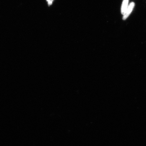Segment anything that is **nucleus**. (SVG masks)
Listing matches in <instances>:
<instances>
[{
    "label": "nucleus",
    "mask_w": 146,
    "mask_h": 146,
    "mask_svg": "<svg viewBox=\"0 0 146 146\" xmlns=\"http://www.w3.org/2000/svg\"><path fill=\"white\" fill-rule=\"evenodd\" d=\"M135 5V3L134 2H132L129 5V6L127 7L126 11L125 14L123 15V20H125L129 17V15L132 12Z\"/></svg>",
    "instance_id": "nucleus-1"
},
{
    "label": "nucleus",
    "mask_w": 146,
    "mask_h": 146,
    "mask_svg": "<svg viewBox=\"0 0 146 146\" xmlns=\"http://www.w3.org/2000/svg\"><path fill=\"white\" fill-rule=\"evenodd\" d=\"M129 0H123L121 8V13L124 15L128 7Z\"/></svg>",
    "instance_id": "nucleus-2"
},
{
    "label": "nucleus",
    "mask_w": 146,
    "mask_h": 146,
    "mask_svg": "<svg viewBox=\"0 0 146 146\" xmlns=\"http://www.w3.org/2000/svg\"><path fill=\"white\" fill-rule=\"evenodd\" d=\"M47 2H48V4L49 5H52L53 2L54 1V0H46Z\"/></svg>",
    "instance_id": "nucleus-3"
}]
</instances>
